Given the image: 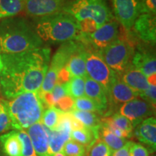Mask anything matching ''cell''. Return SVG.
Here are the masks:
<instances>
[{
	"instance_id": "obj_1",
	"label": "cell",
	"mask_w": 156,
	"mask_h": 156,
	"mask_svg": "<svg viewBox=\"0 0 156 156\" xmlns=\"http://www.w3.org/2000/svg\"><path fill=\"white\" fill-rule=\"evenodd\" d=\"M51 49L42 46L17 54H2V95L7 100L26 92H38L48 69Z\"/></svg>"
},
{
	"instance_id": "obj_2",
	"label": "cell",
	"mask_w": 156,
	"mask_h": 156,
	"mask_svg": "<svg viewBox=\"0 0 156 156\" xmlns=\"http://www.w3.org/2000/svg\"><path fill=\"white\" fill-rule=\"evenodd\" d=\"M44 46L34 23L22 17L0 20L1 54H17Z\"/></svg>"
},
{
	"instance_id": "obj_3",
	"label": "cell",
	"mask_w": 156,
	"mask_h": 156,
	"mask_svg": "<svg viewBox=\"0 0 156 156\" xmlns=\"http://www.w3.org/2000/svg\"><path fill=\"white\" fill-rule=\"evenodd\" d=\"M34 26L43 42L64 43L77 40L80 35L79 22L63 11L36 19Z\"/></svg>"
},
{
	"instance_id": "obj_4",
	"label": "cell",
	"mask_w": 156,
	"mask_h": 156,
	"mask_svg": "<svg viewBox=\"0 0 156 156\" xmlns=\"http://www.w3.org/2000/svg\"><path fill=\"white\" fill-rule=\"evenodd\" d=\"M6 104L14 130H25L40 122L45 108L38 91L22 93L6 100Z\"/></svg>"
},
{
	"instance_id": "obj_5",
	"label": "cell",
	"mask_w": 156,
	"mask_h": 156,
	"mask_svg": "<svg viewBox=\"0 0 156 156\" xmlns=\"http://www.w3.org/2000/svg\"><path fill=\"white\" fill-rule=\"evenodd\" d=\"M62 11L71 15L78 22L92 20L98 28L114 19L107 0H72L67 2Z\"/></svg>"
},
{
	"instance_id": "obj_6",
	"label": "cell",
	"mask_w": 156,
	"mask_h": 156,
	"mask_svg": "<svg viewBox=\"0 0 156 156\" xmlns=\"http://www.w3.org/2000/svg\"><path fill=\"white\" fill-rule=\"evenodd\" d=\"M98 51L107 65L120 75L131 64L134 48L127 39L119 38L108 47Z\"/></svg>"
},
{
	"instance_id": "obj_7",
	"label": "cell",
	"mask_w": 156,
	"mask_h": 156,
	"mask_svg": "<svg viewBox=\"0 0 156 156\" xmlns=\"http://www.w3.org/2000/svg\"><path fill=\"white\" fill-rule=\"evenodd\" d=\"M78 44L79 41L76 40L62 43L54 54L52 59L50 60L47 73L43 80L41 87L38 91L39 93L51 92L54 87L57 83L58 73L62 68L65 67L70 56L77 48Z\"/></svg>"
},
{
	"instance_id": "obj_8",
	"label": "cell",
	"mask_w": 156,
	"mask_h": 156,
	"mask_svg": "<svg viewBox=\"0 0 156 156\" xmlns=\"http://www.w3.org/2000/svg\"><path fill=\"white\" fill-rule=\"evenodd\" d=\"M85 45V67L87 75L103 86L108 95L117 73L107 65L98 51Z\"/></svg>"
},
{
	"instance_id": "obj_9",
	"label": "cell",
	"mask_w": 156,
	"mask_h": 156,
	"mask_svg": "<svg viewBox=\"0 0 156 156\" xmlns=\"http://www.w3.org/2000/svg\"><path fill=\"white\" fill-rule=\"evenodd\" d=\"M119 36V23L115 19L103 25L90 34H80L77 40L93 49L101 51L117 40Z\"/></svg>"
},
{
	"instance_id": "obj_10",
	"label": "cell",
	"mask_w": 156,
	"mask_h": 156,
	"mask_svg": "<svg viewBox=\"0 0 156 156\" xmlns=\"http://www.w3.org/2000/svg\"><path fill=\"white\" fill-rule=\"evenodd\" d=\"M155 107L147 101L136 98L120 106L119 112L131 122L133 128L155 114Z\"/></svg>"
},
{
	"instance_id": "obj_11",
	"label": "cell",
	"mask_w": 156,
	"mask_h": 156,
	"mask_svg": "<svg viewBox=\"0 0 156 156\" xmlns=\"http://www.w3.org/2000/svg\"><path fill=\"white\" fill-rule=\"evenodd\" d=\"M114 19L129 32L140 15L138 0H112Z\"/></svg>"
},
{
	"instance_id": "obj_12",
	"label": "cell",
	"mask_w": 156,
	"mask_h": 156,
	"mask_svg": "<svg viewBox=\"0 0 156 156\" xmlns=\"http://www.w3.org/2000/svg\"><path fill=\"white\" fill-rule=\"evenodd\" d=\"M67 0H25L24 10L34 18H39L62 11Z\"/></svg>"
},
{
	"instance_id": "obj_13",
	"label": "cell",
	"mask_w": 156,
	"mask_h": 156,
	"mask_svg": "<svg viewBox=\"0 0 156 156\" xmlns=\"http://www.w3.org/2000/svg\"><path fill=\"white\" fill-rule=\"evenodd\" d=\"M136 36L146 44L155 46L156 42V15L141 14L132 27Z\"/></svg>"
},
{
	"instance_id": "obj_14",
	"label": "cell",
	"mask_w": 156,
	"mask_h": 156,
	"mask_svg": "<svg viewBox=\"0 0 156 156\" xmlns=\"http://www.w3.org/2000/svg\"><path fill=\"white\" fill-rule=\"evenodd\" d=\"M139 97V93L126 85L117 74L113 80L108 93V99L112 104L122 105Z\"/></svg>"
},
{
	"instance_id": "obj_15",
	"label": "cell",
	"mask_w": 156,
	"mask_h": 156,
	"mask_svg": "<svg viewBox=\"0 0 156 156\" xmlns=\"http://www.w3.org/2000/svg\"><path fill=\"white\" fill-rule=\"evenodd\" d=\"M38 156H51L46 126L41 122L33 124L25 129Z\"/></svg>"
},
{
	"instance_id": "obj_16",
	"label": "cell",
	"mask_w": 156,
	"mask_h": 156,
	"mask_svg": "<svg viewBox=\"0 0 156 156\" xmlns=\"http://www.w3.org/2000/svg\"><path fill=\"white\" fill-rule=\"evenodd\" d=\"M134 135L140 142L147 146L151 152L156 149V120L153 116L146 119L138 124Z\"/></svg>"
},
{
	"instance_id": "obj_17",
	"label": "cell",
	"mask_w": 156,
	"mask_h": 156,
	"mask_svg": "<svg viewBox=\"0 0 156 156\" xmlns=\"http://www.w3.org/2000/svg\"><path fill=\"white\" fill-rule=\"evenodd\" d=\"M131 64L147 77L156 74L155 54L153 51L139 47L134 51Z\"/></svg>"
},
{
	"instance_id": "obj_18",
	"label": "cell",
	"mask_w": 156,
	"mask_h": 156,
	"mask_svg": "<svg viewBox=\"0 0 156 156\" xmlns=\"http://www.w3.org/2000/svg\"><path fill=\"white\" fill-rule=\"evenodd\" d=\"M119 76L122 81L139 94L147 90L150 86L147 77L132 64Z\"/></svg>"
},
{
	"instance_id": "obj_19",
	"label": "cell",
	"mask_w": 156,
	"mask_h": 156,
	"mask_svg": "<svg viewBox=\"0 0 156 156\" xmlns=\"http://www.w3.org/2000/svg\"><path fill=\"white\" fill-rule=\"evenodd\" d=\"M65 67L72 77H85L87 75L85 67V45L79 41L77 48L72 54Z\"/></svg>"
},
{
	"instance_id": "obj_20",
	"label": "cell",
	"mask_w": 156,
	"mask_h": 156,
	"mask_svg": "<svg viewBox=\"0 0 156 156\" xmlns=\"http://www.w3.org/2000/svg\"><path fill=\"white\" fill-rule=\"evenodd\" d=\"M85 96L92 99L104 108H107L108 103L106 91L99 83L90 78L85 77Z\"/></svg>"
},
{
	"instance_id": "obj_21",
	"label": "cell",
	"mask_w": 156,
	"mask_h": 156,
	"mask_svg": "<svg viewBox=\"0 0 156 156\" xmlns=\"http://www.w3.org/2000/svg\"><path fill=\"white\" fill-rule=\"evenodd\" d=\"M0 146L7 156H22V145L16 130L0 135Z\"/></svg>"
},
{
	"instance_id": "obj_22",
	"label": "cell",
	"mask_w": 156,
	"mask_h": 156,
	"mask_svg": "<svg viewBox=\"0 0 156 156\" xmlns=\"http://www.w3.org/2000/svg\"><path fill=\"white\" fill-rule=\"evenodd\" d=\"M48 135V147L51 156H54L56 153L62 151L64 145L70 139V134L64 131L50 130L46 128Z\"/></svg>"
},
{
	"instance_id": "obj_23",
	"label": "cell",
	"mask_w": 156,
	"mask_h": 156,
	"mask_svg": "<svg viewBox=\"0 0 156 156\" xmlns=\"http://www.w3.org/2000/svg\"><path fill=\"white\" fill-rule=\"evenodd\" d=\"M75 118L80 122L85 127L88 128L95 133L99 134V129L101 126V119L93 112L83 111L72 110L69 112Z\"/></svg>"
},
{
	"instance_id": "obj_24",
	"label": "cell",
	"mask_w": 156,
	"mask_h": 156,
	"mask_svg": "<svg viewBox=\"0 0 156 156\" xmlns=\"http://www.w3.org/2000/svg\"><path fill=\"white\" fill-rule=\"evenodd\" d=\"M25 0H0V20L15 17L24 10Z\"/></svg>"
},
{
	"instance_id": "obj_25",
	"label": "cell",
	"mask_w": 156,
	"mask_h": 156,
	"mask_svg": "<svg viewBox=\"0 0 156 156\" xmlns=\"http://www.w3.org/2000/svg\"><path fill=\"white\" fill-rule=\"evenodd\" d=\"M99 136H101V140H103L112 152L117 151L126 145L128 140L124 138H121L112 133L106 126L101 122V126L99 129Z\"/></svg>"
},
{
	"instance_id": "obj_26",
	"label": "cell",
	"mask_w": 156,
	"mask_h": 156,
	"mask_svg": "<svg viewBox=\"0 0 156 156\" xmlns=\"http://www.w3.org/2000/svg\"><path fill=\"white\" fill-rule=\"evenodd\" d=\"M99 134L95 133L88 128L84 127L78 129H73L70 132V139L78 142L82 145L92 146L98 139Z\"/></svg>"
},
{
	"instance_id": "obj_27",
	"label": "cell",
	"mask_w": 156,
	"mask_h": 156,
	"mask_svg": "<svg viewBox=\"0 0 156 156\" xmlns=\"http://www.w3.org/2000/svg\"><path fill=\"white\" fill-rule=\"evenodd\" d=\"M67 95L74 99L85 96V77H72L68 83L64 84Z\"/></svg>"
},
{
	"instance_id": "obj_28",
	"label": "cell",
	"mask_w": 156,
	"mask_h": 156,
	"mask_svg": "<svg viewBox=\"0 0 156 156\" xmlns=\"http://www.w3.org/2000/svg\"><path fill=\"white\" fill-rule=\"evenodd\" d=\"M73 109L74 110L83 111V112H89L93 113L98 112L100 113V114L106 110V108L100 106L95 101L85 96L75 99Z\"/></svg>"
},
{
	"instance_id": "obj_29",
	"label": "cell",
	"mask_w": 156,
	"mask_h": 156,
	"mask_svg": "<svg viewBox=\"0 0 156 156\" xmlns=\"http://www.w3.org/2000/svg\"><path fill=\"white\" fill-rule=\"evenodd\" d=\"M61 112L62 111L58 110L56 107H49L44 111L41 122L48 129L54 130L58 124Z\"/></svg>"
},
{
	"instance_id": "obj_30",
	"label": "cell",
	"mask_w": 156,
	"mask_h": 156,
	"mask_svg": "<svg viewBox=\"0 0 156 156\" xmlns=\"http://www.w3.org/2000/svg\"><path fill=\"white\" fill-rule=\"evenodd\" d=\"M112 122L119 129L126 134L128 138H131L133 135V126L131 122L125 116L121 115L119 113H115L111 116Z\"/></svg>"
},
{
	"instance_id": "obj_31",
	"label": "cell",
	"mask_w": 156,
	"mask_h": 156,
	"mask_svg": "<svg viewBox=\"0 0 156 156\" xmlns=\"http://www.w3.org/2000/svg\"><path fill=\"white\" fill-rule=\"evenodd\" d=\"M22 145V156H38L25 130H16Z\"/></svg>"
},
{
	"instance_id": "obj_32",
	"label": "cell",
	"mask_w": 156,
	"mask_h": 156,
	"mask_svg": "<svg viewBox=\"0 0 156 156\" xmlns=\"http://www.w3.org/2000/svg\"><path fill=\"white\" fill-rule=\"evenodd\" d=\"M11 129V120L6 104V100L0 98V134L9 131Z\"/></svg>"
},
{
	"instance_id": "obj_33",
	"label": "cell",
	"mask_w": 156,
	"mask_h": 156,
	"mask_svg": "<svg viewBox=\"0 0 156 156\" xmlns=\"http://www.w3.org/2000/svg\"><path fill=\"white\" fill-rule=\"evenodd\" d=\"M62 151L64 156H84L85 148L78 142L70 140L64 144Z\"/></svg>"
},
{
	"instance_id": "obj_34",
	"label": "cell",
	"mask_w": 156,
	"mask_h": 156,
	"mask_svg": "<svg viewBox=\"0 0 156 156\" xmlns=\"http://www.w3.org/2000/svg\"><path fill=\"white\" fill-rule=\"evenodd\" d=\"M112 151L103 140L98 139L91 146L88 156H112Z\"/></svg>"
},
{
	"instance_id": "obj_35",
	"label": "cell",
	"mask_w": 156,
	"mask_h": 156,
	"mask_svg": "<svg viewBox=\"0 0 156 156\" xmlns=\"http://www.w3.org/2000/svg\"><path fill=\"white\" fill-rule=\"evenodd\" d=\"M140 15H156V0H138Z\"/></svg>"
},
{
	"instance_id": "obj_36",
	"label": "cell",
	"mask_w": 156,
	"mask_h": 156,
	"mask_svg": "<svg viewBox=\"0 0 156 156\" xmlns=\"http://www.w3.org/2000/svg\"><path fill=\"white\" fill-rule=\"evenodd\" d=\"M75 99L69 95H65L58 101L54 107L64 112H70L73 109Z\"/></svg>"
},
{
	"instance_id": "obj_37",
	"label": "cell",
	"mask_w": 156,
	"mask_h": 156,
	"mask_svg": "<svg viewBox=\"0 0 156 156\" xmlns=\"http://www.w3.org/2000/svg\"><path fill=\"white\" fill-rule=\"evenodd\" d=\"M129 156H149L147 148L134 142H129Z\"/></svg>"
},
{
	"instance_id": "obj_38",
	"label": "cell",
	"mask_w": 156,
	"mask_h": 156,
	"mask_svg": "<svg viewBox=\"0 0 156 156\" xmlns=\"http://www.w3.org/2000/svg\"><path fill=\"white\" fill-rule=\"evenodd\" d=\"M139 97L142 100L147 101L153 106L156 104V85H150L149 87L145 91L139 94Z\"/></svg>"
},
{
	"instance_id": "obj_39",
	"label": "cell",
	"mask_w": 156,
	"mask_h": 156,
	"mask_svg": "<svg viewBox=\"0 0 156 156\" xmlns=\"http://www.w3.org/2000/svg\"><path fill=\"white\" fill-rule=\"evenodd\" d=\"M79 24L80 32L83 34H92L98 28L96 23L90 19H86L83 21H80V22H79Z\"/></svg>"
},
{
	"instance_id": "obj_40",
	"label": "cell",
	"mask_w": 156,
	"mask_h": 156,
	"mask_svg": "<svg viewBox=\"0 0 156 156\" xmlns=\"http://www.w3.org/2000/svg\"><path fill=\"white\" fill-rule=\"evenodd\" d=\"M51 94L53 96L54 106H55V104L59 99H61L65 95H67V91H66L65 87H64V84L56 83L51 90Z\"/></svg>"
},
{
	"instance_id": "obj_41",
	"label": "cell",
	"mask_w": 156,
	"mask_h": 156,
	"mask_svg": "<svg viewBox=\"0 0 156 156\" xmlns=\"http://www.w3.org/2000/svg\"><path fill=\"white\" fill-rule=\"evenodd\" d=\"M72 78V75H70L69 72L68 71L65 67L62 68L58 74L57 83L58 84H65L68 83Z\"/></svg>"
},
{
	"instance_id": "obj_42",
	"label": "cell",
	"mask_w": 156,
	"mask_h": 156,
	"mask_svg": "<svg viewBox=\"0 0 156 156\" xmlns=\"http://www.w3.org/2000/svg\"><path fill=\"white\" fill-rule=\"evenodd\" d=\"M129 142H126V144L124 147H122L120 149L117 151H113L112 156H129Z\"/></svg>"
},
{
	"instance_id": "obj_43",
	"label": "cell",
	"mask_w": 156,
	"mask_h": 156,
	"mask_svg": "<svg viewBox=\"0 0 156 156\" xmlns=\"http://www.w3.org/2000/svg\"><path fill=\"white\" fill-rule=\"evenodd\" d=\"M54 156H64V154L63 153V151H60V152H58V153H56Z\"/></svg>"
},
{
	"instance_id": "obj_44",
	"label": "cell",
	"mask_w": 156,
	"mask_h": 156,
	"mask_svg": "<svg viewBox=\"0 0 156 156\" xmlns=\"http://www.w3.org/2000/svg\"><path fill=\"white\" fill-rule=\"evenodd\" d=\"M2 69V54L0 52V72H1Z\"/></svg>"
},
{
	"instance_id": "obj_45",
	"label": "cell",
	"mask_w": 156,
	"mask_h": 156,
	"mask_svg": "<svg viewBox=\"0 0 156 156\" xmlns=\"http://www.w3.org/2000/svg\"><path fill=\"white\" fill-rule=\"evenodd\" d=\"M2 95V91H1V87H0V96Z\"/></svg>"
},
{
	"instance_id": "obj_46",
	"label": "cell",
	"mask_w": 156,
	"mask_h": 156,
	"mask_svg": "<svg viewBox=\"0 0 156 156\" xmlns=\"http://www.w3.org/2000/svg\"></svg>"
}]
</instances>
